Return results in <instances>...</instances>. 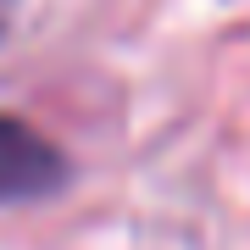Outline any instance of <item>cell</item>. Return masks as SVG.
<instances>
[{
    "instance_id": "cell-1",
    "label": "cell",
    "mask_w": 250,
    "mask_h": 250,
    "mask_svg": "<svg viewBox=\"0 0 250 250\" xmlns=\"http://www.w3.org/2000/svg\"><path fill=\"white\" fill-rule=\"evenodd\" d=\"M72 167L39 128L17 123L0 111V206H22V200H50L56 189H67Z\"/></svg>"
}]
</instances>
